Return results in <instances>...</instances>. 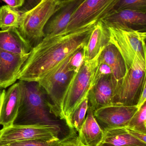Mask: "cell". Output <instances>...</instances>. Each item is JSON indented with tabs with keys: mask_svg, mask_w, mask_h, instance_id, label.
Instances as JSON below:
<instances>
[{
	"mask_svg": "<svg viewBox=\"0 0 146 146\" xmlns=\"http://www.w3.org/2000/svg\"><path fill=\"white\" fill-rule=\"evenodd\" d=\"M109 39L107 27L103 22L98 21L94 26L87 44L84 47V61L94 58L101 49L109 43Z\"/></svg>",
	"mask_w": 146,
	"mask_h": 146,
	"instance_id": "19",
	"label": "cell"
},
{
	"mask_svg": "<svg viewBox=\"0 0 146 146\" xmlns=\"http://www.w3.org/2000/svg\"><path fill=\"white\" fill-rule=\"evenodd\" d=\"M57 146H86L82 144L79 139L78 135L73 129L66 137L60 140Z\"/></svg>",
	"mask_w": 146,
	"mask_h": 146,
	"instance_id": "28",
	"label": "cell"
},
{
	"mask_svg": "<svg viewBox=\"0 0 146 146\" xmlns=\"http://www.w3.org/2000/svg\"><path fill=\"white\" fill-rule=\"evenodd\" d=\"M115 83L112 74L102 77L89 91L88 98L93 110L114 104Z\"/></svg>",
	"mask_w": 146,
	"mask_h": 146,
	"instance_id": "14",
	"label": "cell"
},
{
	"mask_svg": "<svg viewBox=\"0 0 146 146\" xmlns=\"http://www.w3.org/2000/svg\"><path fill=\"white\" fill-rule=\"evenodd\" d=\"M65 1H66V0H56L58 4L63 2Z\"/></svg>",
	"mask_w": 146,
	"mask_h": 146,
	"instance_id": "35",
	"label": "cell"
},
{
	"mask_svg": "<svg viewBox=\"0 0 146 146\" xmlns=\"http://www.w3.org/2000/svg\"><path fill=\"white\" fill-rule=\"evenodd\" d=\"M60 140L59 138L53 139H33L16 141L2 146H57Z\"/></svg>",
	"mask_w": 146,
	"mask_h": 146,
	"instance_id": "25",
	"label": "cell"
},
{
	"mask_svg": "<svg viewBox=\"0 0 146 146\" xmlns=\"http://www.w3.org/2000/svg\"><path fill=\"white\" fill-rule=\"evenodd\" d=\"M104 25L109 33V42L121 53L126 68L131 66L137 54L146 57V32Z\"/></svg>",
	"mask_w": 146,
	"mask_h": 146,
	"instance_id": "7",
	"label": "cell"
},
{
	"mask_svg": "<svg viewBox=\"0 0 146 146\" xmlns=\"http://www.w3.org/2000/svg\"><path fill=\"white\" fill-rule=\"evenodd\" d=\"M127 129H128L130 134L132 135H133L134 137H135L138 139L143 141V142L146 143V134H145L142 133H140V132H138V131H135V130L129 129L128 128H127Z\"/></svg>",
	"mask_w": 146,
	"mask_h": 146,
	"instance_id": "32",
	"label": "cell"
},
{
	"mask_svg": "<svg viewBox=\"0 0 146 146\" xmlns=\"http://www.w3.org/2000/svg\"><path fill=\"white\" fill-rule=\"evenodd\" d=\"M146 57L138 54L131 67L115 88L114 104L136 105L146 82Z\"/></svg>",
	"mask_w": 146,
	"mask_h": 146,
	"instance_id": "5",
	"label": "cell"
},
{
	"mask_svg": "<svg viewBox=\"0 0 146 146\" xmlns=\"http://www.w3.org/2000/svg\"><path fill=\"white\" fill-rule=\"evenodd\" d=\"M94 110L88 106L85 119L79 132V139L86 146H98L102 143L104 131L93 114Z\"/></svg>",
	"mask_w": 146,
	"mask_h": 146,
	"instance_id": "16",
	"label": "cell"
},
{
	"mask_svg": "<svg viewBox=\"0 0 146 146\" xmlns=\"http://www.w3.org/2000/svg\"><path fill=\"white\" fill-rule=\"evenodd\" d=\"M33 46L15 27L0 31V48L15 54L30 53Z\"/></svg>",
	"mask_w": 146,
	"mask_h": 146,
	"instance_id": "17",
	"label": "cell"
},
{
	"mask_svg": "<svg viewBox=\"0 0 146 146\" xmlns=\"http://www.w3.org/2000/svg\"><path fill=\"white\" fill-rule=\"evenodd\" d=\"M137 110L136 105L113 104L95 110L93 114L98 123L104 130L127 127Z\"/></svg>",
	"mask_w": 146,
	"mask_h": 146,
	"instance_id": "10",
	"label": "cell"
},
{
	"mask_svg": "<svg viewBox=\"0 0 146 146\" xmlns=\"http://www.w3.org/2000/svg\"><path fill=\"white\" fill-rule=\"evenodd\" d=\"M42 0H25L23 6L20 8L16 9L20 14L23 13L31 9L37 5Z\"/></svg>",
	"mask_w": 146,
	"mask_h": 146,
	"instance_id": "29",
	"label": "cell"
},
{
	"mask_svg": "<svg viewBox=\"0 0 146 146\" xmlns=\"http://www.w3.org/2000/svg\"><path fill=\"white\" fill-rule=\"evenodd\" d=\"M126 128L146 134V102L138 109Z\"/></svg>",
	"mask_w": 146,
	"mask_h": 146,
	"instance_id": "23",
	"label": "cell"
},
{
	"mask_svg": "<svg viewBox=\"0 0 146 146\" xmlns=\"http://www.w3.org/2000/svg\"><path fill=\"white\" fill-rule=\"evenodd\" d=\"M118 1L85 0L72 16L64 32L97 24L109 13Z\"/></svg>",
	"mask_w": 146,
	"mask_h": 146,
	"instance_id": "8",
	"label": "cell"
},
{
	"mask_svg": "<svg viewBox=\"0 0 146 146\" xmlns=\"http://www.w3.org/2000/svg\"><path fill=\"white\" fill-rule=\"evenodd\" d=\"M84 48L75 52L70 57L68 62V67L71 71L76 72L79 69L84 62Z\"/></svg>",
	"mask_w": 146,
	"mask_h": 146,
	"instance_id": "26",
	"label": "cell"
},
{
	"mask_svg": "<svg viewBox=\"0 0 146 146\" xmlns=\"http://www.w3.org/2000/svg\"><path fill=\"white\" fill-rule=\"evenodd\" d=\"M7 3V5L14 9H17L22 7L25 0H2Z\"/></svg>",
	"mask_w": 146,
	"mask_h": 146,
	"instance_id": "30",
	"label": "cell"
},
{
	"mask_svg": "<svg viewBox=\"0 0 146 146\" xmlns=\"http://www.w3.org/2000/svg\"><path fill=\"white\" fill-rule=\"evenodd\" d=\"M99 62L105 63L109 67L112 72L116 88L117 83L124 77L126 72L125 62L117 48L109 42L99 55Z\"/></svg>",
	"mask_w": 146,
	"mask_h": 146,
	"instance_id": "18",
	"label": "cell"
},
{
	"mask_svg": "<svg viewBox=\"0 0 146 146\" xmlns=\"http://www.w3.org/2000/svg\"><path fill=\"white\" fill-rule=\"evenodd\" d=\"M99 21L108 25L146 32V11L122 9L111 12Z\"/></svg>",
	"mask_w": 146,
	"mask_h": 146,
	"instance_id": "13",
	"label": "cell"
},
{
	"mask_svg": "<svg viewBox=\"0 0 146 146\" xmlns=\"http://www.w3.org/2000/svg\"><path fill=\"white\" fill-rule=\"evenodd\" d=\"M85 0H66L58 4L55 11L44 29L45 37H49L65 31L72 16Z\"/></svg>",
	"mask_w": 146,
	"mask_h": 146,
	"instance_id": "11",
	"label": "cell"
},
{
	"mask_svg": "<svg viewBox=\"0 0 146 146\" xmlns=\"http://www.w3.org/2000/svg\"><path fill=\"white\" fill-rule=\"evenodd\" d=\"M3 129V132L0 138V146L33 139L58 138L61 132L59 126L55 124L13 125Z\"/></svg>",
	"mask_w": 146,
	"mask_h": 146,
	"instance_id": "9",
	"label": "cell"
},
{
	"mask_svg": "<svg viewBox=\"0 0 146 146\" xmlns=\"http://www.w3.org/2000/svg\"><path fill=\"white\" fill-rule=\"evenodd\" d=\"M21 95L19 82L6 91L0 114V125L3 126V129L13 125L19 108Z\"/></svg>",
	"mask_w": 146,
	"mask_h": 146,
	"instance_id": "15",
	"label": "cell"
},
{
	"mask_svg": "<svg viewBox=\"0 0 146 146\" xmlns=\"http://www.w3.org/2000/svg\"><path fill=\"white\" fill-rule=\"evenodd\" d=\"M29 54H15L0 48V88H7L18 80L21 69Z\"/></svg>",
	"mask_w": 146,
	"mask_h": 146,
	"instance_id": "12",
	"label": "cell"
},
{
	"mask_svg": "<svg viewBox=\"0 0 146 146\" xmlns=\"http://www.w3.org/2000/svg\"><path fill=\"white\" fill-rule=\"evenodd\" d=\"M20 13L8 5L0 8V28L2 30L15 27L18 29Z\"/></svg>",
	"mask_w": 146,
	"mask_h": 146,
	"instance_id": "21",
	"label": "cell"
},
{
	"mask_svg": "<svg viewBox=\"0 0 146 146\" xmlns=\"http://www.w3.org/2000/svg\"><path fill=\"white\" fill-rule=\"evenodd\" d=\"M74 53L50 71L38 82L46 93L51 113L60 119L61 100L74 73L68 67L69 59Z\"/></svg>",
	"mask_w": 146,
	"mask_h": 146,
	"instance_id": "6",
	"label": "cell"
},
{
	"mask_svg": "<svg viewBox=\"0 0 146 146\" xmlns=\"http://www.w3.org/2000/svg\"><path fill=\"white\" fill-rule=\"evenodd\" d=\"M146 102V82L144 84V86L140 95L138 103L136 106L138 107V110Z\"/></svg>",
	"mask_w": 146,
	"mask_h": 146,
	"instance_id": "31",
	"label": "cell"
},
{
	"mask_svg": "<svg viewBox=\"0 0 146 146\" xmlns=\"http://www.w3.org/2000/svg\"><path fill=\"white\" fill-rule=\"evenodd\" d=\"M98 146H115L112 145H109V144H105V143H101Z\"/></svg>",
	"mask_w": 146,
	"mask_h": 146,
	"instance_id": "34",
	"label": "cell"
},
{
	"mask_svg": "<svg viewBox=\"0 0 146 146\" xmlns=\"http://www.w3.org/2000/svg\"><path fill=\"white\" fill-rule=\"evenodd\" d=\"M95 25L44 38L33 47L18 80L38 82L67 57L85 47Z\"/></svg>",
	"mask_w": 146,
	"mask_h": 146,
	"instance_id": "1",
	"label": "cell"
},
{
	"mask_svg": "<svg viewBox=\"0 0 146 146\" xmlns=\"http://www.w3.org/2000/svg\"><path fill=\"white\" fill-rule=\"evenodd\" d=\"M2 90V88H0V92H1Z\"/></svg>",
	"mask_w": 146,
	"mask_h": 146,
	"instance_id": "37",
	"label": "cell"
},
{
	"mask_svg": "<svg viewBox=\"0 0 146 146\" xmlns=\"http://www.w3.org/2000/svg\"><path fill=\"white\" fill-rule=\"evenodd\" d=\"M58 5L56 0H42L31 9L21 14L18 31L32 46L44 38L45 26Z\"/></svg>",
	"mask_w": 146,
	"mask_h": 146,
	"instance_id": "4",
	"label": "cell"
},
{
	"mask_svg": "<svg viewBox=\"0 0 146 146\" xmlns=\"http://www.w3.org/2000/svg\"><path fill=\"white\" fill-rule=\"evenodd\" d=\"M102 143L113 146H146V143L135 138L126 127L104 130Z\"/></svg>",
	"mask_w": 146,
	"mask_h": 146,
	"instance_id": "20",
	"label": "cell"
},
{
	"mask_svg": "<svg viewBox=\"0 0 146 146\" xmlns=\"http://www.w3.org/2000/svg\"><path fill=\"white\" fill-rule=\"evenodd\" d=\"M110 74H112V72L109 67L106 64L98 62L97 67L94 72L92 80L91 88L102 77L105 76Z\"/></svg>",
	"mask_w": 146,
	"mask_h": 146,
	"instance_id": "27",
	"label": "cell"
},
{
	"mask_svg": "<svg viewBox=\"0 0 146 146\" xmlns=\"http://www.w3.org/2000/svg\"><path fill=\"white\" fill-rule=\"evenodd\" d=\"M126 9L146 11V0H118L108 14Z\"/></svg>",
	"mask_w": 146,
	"mask_h": 146,
	"instance_id": "24",
	"label": "cell"
},
{
	"mask_svg": "<svg viewBox=\"0 0 146 146\" xmlns=\"http://www.w3.org/2000/svg\"><path fill=\"white\" fill-rule=\"evenodd\" d=\"M3 132V129H1L0 130V138H1V136Z\"/></svg>",
	"mask_w": 146,
	"mask_h": 146,
	"instance_id": "36",
	"label": "cell"
},
{
	"mask_svg": "<svg viewBox=\"0 0 146 146\" xmlns=\"http://www.w3.org/2000/svg\"><path fill=\"white\" fill-rule=\"evenodd\" d=\"M5 93H6V91L4 89L2 90L1 92H0V114H1L2 106L3 102V99H4Z\"/></svg>",
	"mask_w": 146,
	"mask_h": 146,
	"instance_id": "33",
	"label": "cell"
},
{
	"mask_svg": "<svg viewBox=\"0 0 146 146\" xmlns=\"http://www.w3.org/2000/svg\"><path fill=\"white\" fill-rule=\"evenodd\" d=\"M89 106L88 97L77 107L67 123L71 129L79 131L85 119Z\"/></svg>",
	"mask_w": 146,
	"mask_h": 146,
	"instance_id": "22",
	"label": "cell"
},
{
	"mask_svg": "<svg viewBox=\"0 0 146 146\" xmlns=\"http://www.w3.org/2000/svg\"><path fill=\"white\" fill-rule=\"evenodd\" d=\"M105 48L92 60L84 62L79 70L74 73L67 86L60 104V119L65 121L66 124L75 110L88 97L99 55Z\"/></svg>",
	"mask_w": 146,
	"mask_h": 146,
	"instance_id": "3",
	"label": "cell"
},
{
	"mask_svg": "<svg viewBox=\"0 0 146 146\" xmlns=\"http://www.w3.org/2000/svg\"><path fill=\"white\" fill-rule=\"evenodd\" d=\"M21 101L13 125H46L52 123L45 91L37 82L19 80Z\"/></svg>",
	"mask_w": 146,
	"mask_h": 146,
	"instance_id": "2",
	"label": "cell"
}]
</instances>
